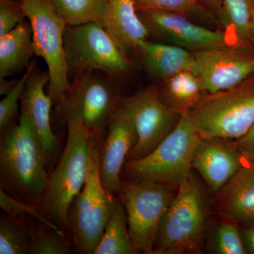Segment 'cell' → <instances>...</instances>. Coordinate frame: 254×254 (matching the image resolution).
I'll list each match as a JSON object with an SVG mask.
<instances>
[{"label":"cell","instance_id":"e575fe53","mask_svg":"<svg viewBox=\"0 0 254 254\" xmlns=\"http://www.w3.org/2000/svg\"><path fill=\"white\" fill-rule=\"evenodd\" d=\"M250 36L252 47L254 50V5L251 6Z\"/></svg>","mask_w":254,"mask_h":254},{"label":"cell","instance_id":"44dd1931","mask_svg":"<svg viewBox=\"0 0 254 254\" xmlns=\"http://www.w3.org/2000/svg\"><path fill=\"white\" fill-rule=\"evenodd\" d=\"M162 99L179 115L189 113L201 99L203 91L198 76L193 71H184L165 81Z\"/></svg>","mask_w":254,"mask_h":254},{"label":"cell","instance_id":"e0dca14e","mask_svg":"<svg viewBox=\"0 0 254 254\" xmlns=\"http://www.w3.org/2000/svg\"><path fill=\"white\" fill-rule=\"evenodd\" d=\"M219 213L234 222L254 225V164L242 165L219 190Z\"/></svg>","mask_w":254,"mask_h":254},{"label":"cell","instance_id":"9c48e42d","mask_svg":"<svg viewBox=\"0 0 254 254\" xmlns=\"http://www.w3.org/2000/svg\"><path fill=\"white\" fill-rule=\"evenodd\" d=\"M175 187L150 181H122L118 196L127 215L128 232L140 254H152L160 222Z\"/></svg>","mask_w":254,"mask_h":254},{"label":"cell","instance_id":"d590c367","mask_svg":"<svg viewBox=\"0 0 254 254\" xmlns=\"http://www.w3.org/2000/svg\"><path fill=\"white\" fill-rule=\"evenodd\" d=\"M250 5H254V0H250Z\"/></svg>","mask_w":254,"mask_h":254},{"label":"cell","instance_id":"52a82bcc","mask_svg":"<svg viewBox=\"0 0 254 254\" xmlns=\"http://www.w3.org/2000/svg\"><path fill=\"white\" fill-rule=\"evenodd\" d=\"M101 143L91 136L89 173L68 210V230L79 253L94 254L109 221L117 196L105 190L98 170Z\"/></svg>","mask_w":254,"mask_h":254},{"label":"cell","instance_id":"7a4b0ae2","mask_svg":"<svg viewBox=\"0 0 254 254\" xmlns=\"http://www.w3.org/2000/svg\"><path fill=\"white\" fill-rule=\"evenodd\" d=\"M66 145L60 161L48 176L36 208L47 221L63 231L68 230L70 205L83 190L89 173L91 136L78 121L66 124Z\"/></svg>","mask_w":254,"mask_h":254},{"label":"cell","instance_id":"3957f363","mask_svg":"<svg viewBox=\"0 0 254 254\" xmlns=\"http://www.w3.org/2000/svg\"><path fill=\"white\" fill-rule=\"evenodd\" d=\"M202 138L190 113L182 114L173 131L153 151L127 162L123 172L129 180L177 187L191 173L193 154Z\"/></svg>","mask_w":254,"mask_h":254},{"label":"cell","instance_id":"4fadbf2b","mask_svg":"<svg viewBox=\"0 0 254 254\" xmlns=\"http://www.w3.org/2000/svg\"><path fill=\"white\" fill-rule=\"evenodd\" d=\"M150 34L189 51L238 46L227 32L214 31L192 22L183 15L157 9H137Z\"/></svg>","mask_w":254,"mask_h":254},{"label":"cell","instance_id":"f1b7e54d","mask_svg":"<svg viewBox=\"0 0 254 254\" xmlns=\"http://www.w3.org/2000/svg\"><path fill=\"white\" fill-rule=\"evenodd\" d=\"M214 249L220 254H247L238 229L230 222H223L215 231Z\"/></svg>","mask_w":254,"mask_h":254},{"label":"cell","instance_id":"30bf717a","mask_svg":"<svg viewBox=\"0 0 254 254\" xmlns=\"http://www.w3.org/2000/svg\"><path fill=\"white\" fill-rule=\"evenodd\" d=\"M64 41L68 71L78 76L92 71L123 76L129 69L127 57L101 23L66 25Z\"/></svg>","mask_w":254,"mask_h":254},{"label":"cell","instance_id":"7c38bea8","mask_svg":"<svg viewBox=\"0 0 254 254\" xmlns=\"http://www.w3.org/2000/svg\"><path fill=\"white\" fill-rule=\"evenodd\" d=\"M194 73L209 94L231 89L254 73V51L240 46L193 52Z\"/></svg>","mask_w":254,"mask_h":254},{"label":"cell","instance_id":"1f68e13d","mask_svg":"<svg viewBox=\"0 0 254 254\" xmlns=\"http://www.w3.org/2000/svg\"><path fill=\"white\" fill-rule=\"evenodd\" d=\"M236 149L249 163L254 164V125L243 136L237 139Z\"/></svg>","mask_w":254,"mask_h":254},{"label":"cell","instance_id":"4dcf8cb0","mask_svg":"<svg viewBox=\"0 0 254 254\" xmlns=\"http://www.w3.org/2000/svg\"><path fill=\"white\" fill-rule=\"evenodd\" d=\"M26 17L22 9L9 0L0 1V37L12 31Z\"/></svg>","mask_w":254,"mask_h":254},{"label":"cell","instance_id":"8992f818","mask_svg":"<svg viewBox=\"0 0 254 254\" xmlns=\"http://www.w3.org/2000/svg\"><path fill=\"white\" fill-rule=\"evenodd\" d=\"M98 71L78 75L55 106L59 123L78 121L100 143L121 99L118 88Z\"/></svg>","mask_w":254,"mask_h":254},{"label":"cell","instance_id":"d6986e66","mask_svg":"<svg viewBox=\"0 0 254 254\" xmlns=\"http://www.w3.org/2000/svg\"><path fill=\"white\" fill-rule=\"evenodd\" d=\"M136 50L150 76L164 82L182 71L194 72L193 53L181 47L143 40L136 43Z\"/></svg>","mask_w":254,"mask_h":254},{"label":"cell","instance_id":"6da1fadb","mask_svg":"<svg viewBox=\"0 0 254 254\" xmlns=\"http://www.w3.org/2000/svg\"><path fill=\"white\" fill-rule=\"evenodd\" d=\"M46 154L26 108L0 136V187L14 198L37 206L48 183Z\"/></svg>","mask_w":254,"mask_h":254},{"label":"cell","instance_id":"836d02e7","mask_svg":"<svg viewBox=\"0 0 254 254\" xmlns=\"http://www.w3.org/2000/svg\"><path fill=\"white\" fill-rule=\"evenodd\" d=\"M205 9L218 15L222 9V0H197Z\"/></svg>","mask_w":254,"mask_h":254},{"label":"cell","instance_id":"cb8c5ba5","mask_svg":"<svg viewBox=\"0 0 254 254\" xmlns=\"http://www.w3.org/2000/svg\"><path fill=\"white\" fill-rule=\"evenodd\" d=\"M31 235V254H68L72 252L63 230H56L44 222L28 216Z\"/></svg>","mask_w":254,"mask_h":254},{"label":"cell","instance_id":"d6a6232c","mask_svg":"<svg viewBox=\"0 0 254 254\" xmlns=\"http://www.w3.org/2000/svg\"><path fill=\"white\" fill-rule=\"evenodd\" d=\"M242 239L247 253L254 254V225L245 230Z\"/></svg>","mask_w":254,"mask_h":254},{"label":"cell","instance_id":"277c9868","mask_svg":"<svg viewBox=\"0 0 254 254\" xmlns=\"http://www.w3.org/2000/svg\"><path fill=\"white\" fill-rule=\"evenodd\" d=\"M177 189L160 222L152 254H190L200 251L205 227L204 194L191 173Z\"/></svg>","mask_w":254,"mask_h":254},{"label":"cell","instance_id":"2e32d148","mask_svg":"<svg viewBox=\"0 0 254 254\" xmlns=\"http://www.w3.org/2000/svg\"><path fill=\"white\" fill-rule=\"evenodd\" d=\"M238 150L227 148L216 139L202 138L193 154L194 168L213 191H219L243 165Z\"/></svg>","mask_w":254,"mask_h":254},{"label":"cell","instance_id":"603a6c76","mask_svg":"<svg viewBox=\"0 0 254 254\" xmlns=\"http://www.w3.org/2000/svg\"><path fill=\"white\" fill-rule=\"evenodd\" d=\"M55 10L66 25L90 23L103 24L109 0H51Z\"/></svg>","mask_w":254,"mask_h":254},{"label":"cell","instance_id":"484cf974","mask_svg":"<svg viewBox=\"0 0 254 254\" xmlns=\"http://www.w3.org/2000/svg\"><path fill=\"white\" fill-rule=\"evenodd\" d=\"M31 250L28 217H0V254H27Z\"/></svg>","mask_w":254,"mask_h":254},{"label":"cell","instance_id":"5bb4252c","mask_svg":"<svg viewBox=\"0 0 254 254\" xmlns=\"http://www.w3.org/2000/svg\"><path fill=\"white\" fill-rule=\"evenodd\" d=\"M136 142V128L119 105L108 123L98 155L100 180L111 194H118L124 167Z\"/></svg>","mask_w":254,"mask_h":254},{"label":"cell","instance_id":"83f0119b","mask_svg":"<svg viewBox=\"0 0 254 254\" xmlns=\"http://www.w3.org/2000/svg\"><path fill=\"white\" fill-rule=\"evenodd\" d=\"M30 68L26 74L18 80L13 88L0 102V133L7 131L15 125L14 122L18 114V103L21 102V97L26 87Z\"/></svg>","mask_w":254,"mask_h":254},{"label":"cell","instance_id":"9a60e30c","mask_svg":"<svg viewBox=\"0 0 254 254\" xmlns=\"http://www.w3.org/2000/svg\"><path fill=\"white\" fill-rule=\"evenodd\" d=\"M49 82L48 71H41L31 66L21 99V105L26 108L39 135L47 166L53 162L58 148V139L52 129L50 120L53 102L46 91Z\"/></svg>","mask_w":254,"mask_h":254},{"label":"cell","instance_id":"7402d4cb","mask_svg":"<svg viewBox=\"0 0 254 254\" xmlns=\"http://www.w3.org/2000/svg\"><path fill=\"white\" fill-rule=\"evenodd\" d=\"M130 237L125 206L117 197L113 213L94 254H138Z\"/></svg>","mask_w":254,"mask_h":254},{"label":"cell","instance_id":"d4e9b609","mask_svg":"<svg viewBox=\"0 0 254 254\" xmlns=\"http://www.w3.org/2000/svg\"><path fill=\"white\" fill-rule=\"evenodd\" d=\"M219 16L237 45L254 51L250 36V0H222V9Z\"/></svg>","mask_w":254,"mask_h":254},{"label":"cell","instance_id":"f546056e","mask_svg":"<svg viewBox=\"0 0 254 254\" xmlns=\"http://www.w3.org/2000/svg\"><path fill=\"white\" fill-rule=\"evenodd\" d=\"M0 207L4 213L11 215V216L16 217V218L34 217V218L39 219L44 222L45 223L50 225L53 228L62 230L59 227L47 221L46 219L42 216L36 206L20 201L1 190H0Z\"/></svg>","mask_w":254,"mask_h":254},{"label":"cell","instance_id":"ac0fdd59","mask_svg":"<svg viewBox=\"0 0 254 254\" xmlns=\"http://www.w3.org/2000/svg\"><path fill=\"white\" fill-rule=\"evenodd\" d=\"M102 25L127 57L136 50L138 41L147 40L150 35L138 14L134 0H109Z\"/></svg>","mask_w":254,"mask_h":254},{"label":"cell","instance_id":"8fae6325","mask_svg":"<svg viewBox=\"0 0 254 254\" xmlns=\"http://www.w3.org/2000/svg\"><path fill=\"white\" fill-rule=\"evenodd\" d=\"M120 108L136 128L137 142L127 161L149 154L173 131L178 113L169 107L157 87L150 86L122 100Z\"/></svg>","mask_w":254,"mask_h":254},{"label":"cell","instance_id":"ffe728a7","mask_svg":"<svg viewBox=\"0 0 254 254\" xmlns=\"http://www.w3.org/2000/svg\"><path fill=\"white\" fill-rule=\"evenodd\" d=\"M35 55L30 21L23 19L12 31L0 37L1 78L21 72Z\"/></svg>","mask_w":254,"mask_h":254},{"label":"cell","instance_id":"4316f807","mask_svg":"<svg viewBox=\"0 0 254 254\" xmlns=\"http://www.w3.org/2000/svg\"><path fill=\"white\" fill-rule=\"evenodd\" d=\"M137 9H157L183 15L188 18L210 19L208 10L197 0H134Z\"/></svg>","mask_w":254,"mask_h":254},{"label":"cell","instance_id":"5b68a950","mask_svg":"<svg viewBox=\"0 0 254 254\" xmlns=\"http://www.w3.org/2000/svg\"><path fill=\"white\" fill-rule=\"evenodd\" d=\"M189 113L203 138L243 136L254 125V73L231 89L201 98Z\"/></svg>","mask_w":254,"mask_h":254},{"label":"cell","instance_id":"ba28073f","mask_svg":"<svg viewBox=\"0 0 254 254\" xmlns=\"http://www.w3.org/2000/svg\"><path fill=\"white\" fill-rule=\"evenodd\" d=\"M31 25L35 55L46 61L50 75L48 94L56 106L69 88L64 52L66 23L51 0H18Z\"/></svg>","mask_w":254,"mask_h":254}]
</instances>
